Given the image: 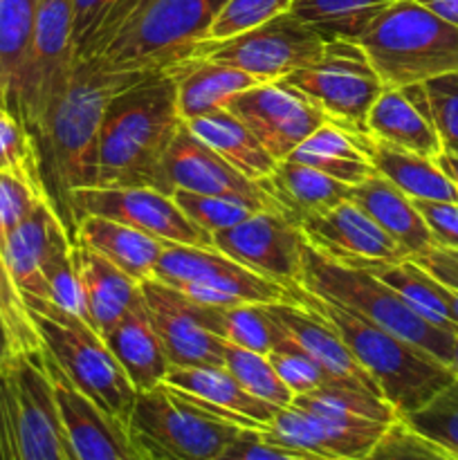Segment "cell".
<instances>
[{
    "instance_id": "6da1fadb",
    "label": "cell",
    "mask_w": 458,
    "mask_h": 460,
    "mask_svg": "<svg viewBox=\"0 0 458 460\" xmlns=\"http://www.w3.org/2000/svg\"><path fill=\"white\" fill-rule=\"evenodd\" d=\"M142 72H112L99 58L75 63L66 94L31 137L36 142L45 198L72 241L76 223L70 198L76 189L97 187L99 135L108 102Z\"/></svg>"
},
{
    "instance_id": "7a4b0ae2",
    "label": "cell",
    "mask_w": 458,
    "mask_h": 460,
    "mask_svg": "<svg viewBox=\"0 0 458 460\" xmlns=\"http://www.w3.org/2000/svg\"><path fill=\"white\" fill-rule=\"evenodd\" d=\"M182 124L169 70L142 72L103 112L97 187H148L173 196L164 157Z\"/></svg>"
},
{
    "instance_id": "3957f363",
    "label": "cell",
    "mask_w": 458,
    "mask_h": 460,
    "mask_svg": "<svg viewBox=\"0 0 458 460\" xmlns=\"http://www.w3.org/2000/svg\"><path fill=\"white\" fill-rule=\"evenodd\" d=\"M299 305L332 323L350 353L373 377L382 398L398 411V416H407L425 407L431 398H436L458 377V373L449 364L440 362L420 346L304 288L299 290Z\"/></svg>"
},
{
    "instance_id": "277c9868",
    "label": "cell",
    "mask_w": 458,
    "mask_h": 460,
    "mask_svg": "<svg viewBox=\"0 0 458 460\" xmlns=\"http://www.w3.org/2000/svg\"><path fill=\"white\" fill-rule=\"evenodd\" d=\"M384 88L425 84L458 72V27L418 0H395L357 36Z\"/></svg>"
},
{
    "instance_id": "5b68a950",
    "label": "cell",
    "mask_w": 458,
    "mask_h": 460,
    "mask_svg": "<svg viewBox=\"0 0 458 460\" xmlns=\"http://www.w3.org/2000/svg\"><path fill=\"white\" fill-rule=\"evenodd\" d=\"M36 323L43 350L70 385L97 409L128 425L137 391L112 355L110 346L90 323L66 313L52 301L22 296Z\"/></svg>"
},
{
    "instance_id": "8992f818",
    "label": "cell",
    "mask_w": 458,
    "mask_h": 460,
    "mask_svg": "<svg viewBox=\"0 0 458 460\" xmlns=\"http://www.w3.org/2000/svg\"><path fill=\"white\" fill-rule=\"evenodd\" d=\"M301 288L321 296V299L353 310L359 317L420 346L422 350L452 367L456 335L440 331V328L431 326L429 322L418 317L404 304L402 296L391 290L384 281H380L371 270L337 263V261L319 254L305 241L304 283H301Z\"/></svg>"
},
{
    "instance_id": "52a82bcc",
    "label": "cell",
    "mask_w": 458,
    "mask_h": 460,
    "mask_svg": "<svg viewBox=\"0 0 458 460\" xmlns=\"http://www.w3.org/2000/svg\"><path fill=\"white\" fill-rule=\"evenodd\" d=\"M227 0H139L99 61L112 72L164 70L189 57Z\"/></svg>"
},
{
    "instance_id": "ba28073f",
    "label": "cell",
    "mask_w": 458,
    "mask_h": 460,
    "mask_svg": "<svg viewBox=\"0 0 458 460\" xmlns=\"http://www.w3.org/2000/svg\"><path fill=\"white\" fill-rule=\"evenodd\" d=\"M128 429L151 460H218L241 427L162 382L137 394Z\"/></svg>"
},
{
    "instance_id": "9c48e42d",
    "label": "cell",
    "mask_w": 458,
    "mask_h": 460,
    "mask_svg": "<svg viewBox=\"0 0 458 460\" xmlns=\"http://www.w3.org/2000/svg\"><path fill=\"white\" fill-rule=\"evenodd\" d=\"M153 281L173 288L200 305H299V290L292 292L281 283L259 277L216 247L164 243Z\"/></svg>"
},
{
    "instance_id": "30bf717a",
    "label": "cell",
    "mask_w": 458,
    "mask_h": 460,
    "mask_svg": "<svg viewBox=\"0 0 458 460\" xmlns=\"http://www.w3.org/2000/svg\"><path fill=\"white\" fill-rule=\"evenodd\" d=\"M75 63L72 0H40L30 52L7 103V111L13 112L31 135L45 124L52 108L66 94Z\"/></svg>"
},
{
    "instance_id": "8fae6325",
    "label": "cell",
    "mask_w": 458,
    "mask_h": 460,
    "mask_svg": "<svg viewBox=\"0 0 458 460\" xmlns=\"http://www.w3.org/2000/svg\"><path fill=\"white\" fill-rule=\"evenodd\" d=\"M346 133H368L366 117L384 90L380 75L357 40H326L323 54L286 79Z\"/></svg>"
},
{
    "instance_id": "7c38bea8",
    "label": "cell",
    "mask_w": 458,
    "mask_h": 460,
    "mask_svg": "<svg viewBox=\"0 0 458 460\" xmlns=\"http://www.w3.org/2000/svg\"><path fill=\"white\" fill-rule=\"evenodd\" d=\"M326 40L314 27L287 9L263 25L218 43H198L193 57L238 67L260 84L281 81L299 67L310 66L323 54ZM189 54V57H191Z\"/></svg>"
},
{
    "instance_id": "4fadbf2b",
    "label": "cell",
    "mask_w": 458,
    "mask_h": 460,
    "mask_svg": "<svg viewBox=\"0 0 458 460\" xmlns=\"http://www.w3.org/2000/svg\"><path fill=\"white\" fill-rule=\"evenodd\" d=\"M22 460H79L63 422L43 353L21 355L0 368Z\"/></svg>"
},
{
    "instance_id": "5bb4252c",
    "label": "cell",
    "mask_w": 458,
    "mask_h": 460,
    "mask_svg": "<svg viewBox=\"0 0 458 460\" xmlns=\"http://www.w3.org/2000/svg\"><path fill=\"white\" fill-rule=\"evenodd\" d=\"M72 216H99L139 229L162 243L214 247V238L182 214L173 196L148 187H88L72 191Z\"/></svg>"
},
{
    "instance_id": "9a60e30c",
    "label": "cell",
    "mask_w": 458,
    "mask_h": 460,
    "mask_svg": "<svg viewBox=\"0 0 458 460\" xmlns=\"http://www.w3.org/2000/svg\"><path fill=\"white\" fill-rule=\"evenodd\" d=\"M214 247L259 277L301 290L305 236L296 225L272 211H254L242 223L211 234Z\"/></svg>"
},
{
    "instance_id": "2e32d148",
    "label": "cell",
    "mask_w": 458,
    "mask_h": 460,
    "mask_svg": "<svg viewBox=\"0 0 458 460\" xmlns=\"http://www.w3.org/2000/svg\"><path fill=\"white\" fill-rule=\"evenodd\" d=\"M227 111L254 133L277 162L287 160L305 137L328 121L321 108L283 79L256 84L233 94Z\"/></svg>"
},
{
    "instance_id": "e0dca14e",
    "label": "cell",
    "mask_w": 458,
    "mask_h": 460,
    "mask_svg": "<svg viewBox=\"0 0 458 460\" xmlns=\"http://www.w3.org/2000/svg\"><path fill=\"white\" fill-rule=\"evenodd\" d=\"M164 169L173 191L184 189V191L205 193V196L229 198L254 211H272V214L283 216L281 207L265 191L263 184L254 182L233 169L227 160L202 144L187 128V124L180 126L175 133L166 151Z\"/></svg>"
},
{
    "instance_id": "ac0fdd59",
    "label": "cell",
    "mask_w": 458,
    "mask_h": 460,
    "mask_svg": "<svg viewBox=\"0 0 458 460\" xmlns=\"http://www.w3.org/2000/svg\"><path fill=\"white\" fill-rule=\"evenodd\" d=\"M299 229L319 254L353 268L409 259L398 243L353 200H344L304 220Z\"/></svg>"
},
{
    "instance_id": "d6986e66",
    "label": "cell",
    "mask_w": 458,
    "mask_h": 460,
    "mask_svg": "<svg viewBox=\"0 0 458 460\" xmlns=\"http://www.w3.org/2000/svg\"><path fill=\"white\" fill-rule=\"evenodd\" d=\"M139 288L171 367H223L225 340L202 326L198 304L157 281Z\"/></svg>"
},
{
    "instance_id": "ffe728a7",
    "label": "cell",
    "mask_w": 458,
    "mask_h": 460,
    "mask_svg": "<svg viewBox=\"0 0 458 460\" xmlns=\"http://www.w3.org/2000/svg\"><path fill=\"white\" fill-rule=\"evenodd\" d=\"M43 359L79 460H151L133 438L128 425L110 418L81 395L45 350Z\"/></svg>"
},
{
    "instance_id": "44dd1931",
    "label": "cell",
    "mask_w": 458,
    "mask_h": 460,
    "mask_svg": "<svg viewBox=\"0 0 458 460\" xmlns=\"http://www.w3.org/2000/svg\"><path fill=\"white\" fill-rule=\"evenodd\" d=\"M164 385L241 429H265L281 409L242 389L225 367H171Z\"/></svg>"
},
{
    "instance_id": "7402d4cb",
    "label": "cell",
    "mask_w": 458,
    "mask_h": 460,
    "mask_svg": "<svg viewBox=\"0 0 458 460\" xmlns=\"http://www.w3.org/2000/svg\"><path fill=\"white\" fill-rule=\"evenodd\" d=\"M268 310L281 323L283 331L290 335V340L299 344L321 367V371L326 373L332 385L362 389L382 398L373 377L350 353V349L341 340L339 332L332 328V323H328L313 310L295 304H272L268 305Z\"/></svg>"
},
{
    "instance_id": "603a6c76",
    "label": "cell",
    "mask_w": 458,
    "mask_h": 460,
    "mask_svg": "<svg viewBox=\"0 0 458 460\" xmlns=\"http://www.w3.org/2000/svg\"><path fill=\"white\" fill-rule=\"evenodd\" d=\"M366 130L382 142L407 148L431 160L443 153V142L431 121L422 84L382 90L368 111Z\"/></svg>"
},
{
    "instance_id": "cb8c5ba5",
    "label": "cell",
    "mask_w": 458,
    "mask_h": 460,
    "mask_svg": "<svg viewBox=\"0 0 458 460\" xmlns=\"http://www.w3.org/2000/svg\"><path fill=\"white\" fill-rule=\"evenodd\" d=\"M63 241H72L63 223L49 202H40L16 229L7 236L0 247L7 263L9 274L16 283L22 296H39L48 299V283H45L43 268L52 252Z\"/></svg>"
},
{
    "instance_id": "d4e9b609",
    "label": "cell",
    "mask_w": 458,
    "mask_h": 460,
    "mask_svg": "<svg viewBox=\"0 0 458 460\" xmlns=\"http://www.w3.org/2000/svg\"><path fill=\"white\" fill-rule=\"evenodd\" d=\"M166 70L175 84V106L182 121L225 111L233 94L260 84L238 67L193 54L171 63Z\"/></svg>"
},
{
    "instance_id": "484cf974",
    "label": "cell",
    "mask_w": 458,
    "mask_h": 460,
    "mask_svg": "<svg viewBox=\"0 0 458 460\" xmlns=\"http://www.w3.org/2000/svg\"><path fill=\"white\" fill-rule=\"evenodd\" d=\"M260 184L281 207L283 218L296 227L353 196V187L295 160L277 162L272 173L260 180Z\"/></svg>"
},
{
    "instance_id": "4316f807",
    "label": "cell",
    "mask_w": 458,
    "mask_h": 460,
    "mask_svg": "<svg viewBox=\"0 0 458 460\" xmlns=\"http://www.w3.org/2000/svg\"><path fill=\"white\" fill-rule=\"evenodd\" d=\"M350 137L366 153L377 173L384 175L391 184L407 193L411 200L458 202V187L436 164V160L418 155L407 148L393 146L389 142H382L368 133H350Z\"/></svg>"
},
{
    "instance_id": "83f0119b",
    "label": "cell",
    "mask_w": 458,
    "mask_h": 460,
    "mask_svg": "<svg viewBox=\"0 0 458 460\" xmlns=\"http://www.w3.org/2000/svg\"><path fill=\"white\" fill-rule=\"evenodd\" d=\"M103 340L110 346L112 355L121 364L137 394H146L164 382L171 362L153 328L142 295Z\"/></svg>"
},
{
    "instance_id": "f1b7e54d",
    "label": "cell",
    "mask_w": 458,
    "mask_h": 460,
    "mask_svg": "<svg viewBox=\"0 0 458 460\" xmlns=\"http://www.w3.org/2000/svg\"><path fill=\"white\" fill-rule=\"evenodd\" d=\"M350 200L357 202L398 243L409 259H416L436 247L434 236L411 198L391 184L384 175L373 173L362 184L353 187Z\"/></svg>"
},
{
    "instance_id": "f546056e",
    "label": "cell",
    "mask_w": 458,
    "mask_h": 460,
    "mask_svg": "<svg viewBox=\"0 0 458 460\" xmlns=\"http://www.w3.org/2000/svg\"><path fill=\"white\" fill-rule=\"evenodd\" d=\"M72 250H75L76 270H79L81 286L88 301L92 328L99 335L106 337L133 308L135 301L142 295V288L117 265L90 250L85 243L75 241Z\"/></svg>"
},
{
    "instance_id": "4dcf8cb0",
    "label": "cell",
    "mask_w": 458,
    "mask_h": 460,
    "mask_svg": "<svg viewBox=\"0 0 458 460\" xmlns=\"http://www.w3.org/2000/svg\"><path fill=\"white\" fill-rule=\"evenodd\" d=\"M75 241L85 243L90 250L117 265L139 286L153 281L155 265L164 250V243L157 238L117 220L99 218V216H85L79 220Z\"/></svg>"
},
{
    "instance_id": "1f68e13d",
    "label": "cell",
    "mask_w": 458,
    "mask_h": 460,
    "mask_svg": "<svg viewBox=\"0 0 458 460\" xmlns=\"http://www.w3.org/2000/svg\"><path fill=\"white\" fill-rule=\"evenodd\" d=\"M184 124L202 144H207L211 151L218 153L233 169L241 171L254 182L268 178L277 166V160L265 151L263 144L254 137V133L227 108L196 117V119L184 121Z\"/></svg>"
},
{
    "instance_id": "d6a6232c",
    "label": "cell",
    "mask_w": 458,
    "mask_h": 460,
    "mask_svg": "<svg viewBox=\"0 0 458 460\" xmlns=\"http://www.w3.org/2000/svg\"><path fill=\"white\" fill-rule=\"evenodd\" d=\"M287 160L313 166V169L321 171V173L330 175V178L339 180L348 187H357L373 173H377L373 162L350 137V133H346L332 121L319 126L310 137H305L290 153Z\"/></svg>"
},
{
    "instance_id": "836d02e7",
    "label": "cell",
    "mask_w": 458,
    "mask_h": 460,
    "mask_svg": "<svg viewBox=\"0 0 458 460\" xmlns=\"http://www.w3.org/2000/svg\"><path fill=\"white\" fill-rule=\"evenodd\" d=\"M366 270H371L391 290L398 292L418 317L458 337V326L454 323L447 301H445V286L438 279L431 277L422 265H418L413 259H404L395 263H377Z\"/></svg>"
},
{
    "instance_id": "e575fe53",
    "label": "cell",
    "mask_w": 458,
    "mask_h": 460,
    "mask_svg": "<svg viewBox=\"0 0 458 460\" xmlns=\"http://www.w3.org/2000/svg\"><path fill=\"white\" fill-rule=\"evenodd\" d=\"M198 314L202 326L220 340L260 355H268L283 335L281 323L272 317L268 305L242 304L218 308L198 304Z\"/></svg>"
},
{
    "instance_id": "d590c367",
    "label": "cell",
    "mask_w": 458,
    "mask_h": 460,
    "mask_svg": "<svg viewBox=\"0 0 458 460\" xmlns=\"http://www.w3.org/2000/svg\"><path fill=\"white\" fill-rule=\"evenodd\" d=\"M395 0H292L290 12L308 22L323 40H357L364 27Z\"/></svg>"
},
{
    "instance_id": "8d00e7d4",
    "label": "cell",
    "mask_w": 458,
    "mask_h": 460,
    "mask_svg": "<svg viewBox=\"0 0 458 460\" xmlns=\"http://www.w3.org/2000/svg\"><path fill=\"white\" fill-rule=\"evenodd\" d=\"M40 0H0V106L7 108L13 84L34 36Z\"/></svg>"
},
{
    "instance_id": "74e56055",
    "label": "cell",
    "mask_w": 458,
    "mask_h": 460,
    "mask_svg": "<svg viewBox=\"0 0 458 460\" xmlns=\"http://www.w3.org/2000/svg\"><path fill=\"white\" fill-rule=\"evenodd\" d=\"M223 367L236 377L242 389L250 391L256 398L265 400L269 404H277L281 409L292 404L295 394L277 376L268 355L254 353V350L241 349V346H233L229 341H225Z\"/></svg>"
},
{
    "instance_id": "f35d334b",
    "label": "cell",
    "mask_w": 458,
    "mask_h": 460,
    "mask_svg": "<svg viewBox=\"0 0 458 460\" xmlns=\"http://www.w3.org/2000/svg\"><path fill=\"white\" fill-rule=\"evenodd\" d=\"M0 173L18 178L45 196L36 142L13 112L0 106Z\"/></svg>"
},
{
    "instance_id": "ab89813d",
    "label": "cell",
    "mask_w": 458,
    "mask_h": 460,
    "mask_svg": "<svg viewBox=\"0 0 458 460\" xmlns=\"http://www.w3.org/2000/svg\"><path fill=\"white\" fill-rule=\"evenodd\" d=\"M411 429L458 458V377L425 407L400 416Z\"/></svg>"
},
{
    "instance_id": "60d3db41",
    "label": "cell",
    "mask_w": 458,
    "mask_h": 460,
    "mask_svg": "<svg viewBox=\"0 0 458 460\" xmlns=\"http://www.w3.org/2000/svg\"><path fill=\"white\" fill-rule=\"evenodd\" d=\"M268 359L272 362L274 371L281 377L283 385L295 395L313 394V391L326 389V386H335L328 380L326 373L321 371V367L299 344H295L286 331H283L277 346L268 353Z\"/></svg>"
},
{
    "instance_id": "b9f144b4",
    "label": "cell",
    "mask_w": 458,
    "mask_h": 460,
    "mask_svg": "<svg viewBox=\"0 0 458 460\" xmlns=\"http://www.w3.org/2000/svg\"><path fill=\"white\" fill-rule=\"evenodd\" d=\"M290 4L292 0H227L200 43H218V40L254 30L269 18L287 12Z\"/></svg>"
},
{
    "instance_id": "7bdbcfd3",
    "label": "cell",
    "mask_w": 458,
    "mask_h": 460,
    "mask_svg": "<svg viewBox=\"0 0 458 460\" xmlns=\"http://www.w3.org/2000/svg\"><path fill=\"white\" fill-rule=\"evenodd\" d=\"M173 200L182 209V214L207 234L223 232L254 214V209L229 200V198L205 196V193L184 191V189H175Z\"/></svg>"
},
{
    "instance_id": "ee69618b",
    "label": "cell",
    "mask_w": 458,
    "mask_h": 460,
    "mask_svg": "<svg viewBox=\"0 0 458 460\" xmlns=\"http://www.w3.org/2000/svg\"><path fill=\"white\" fill-rule=\"evenodd\" d=\"M0 314L12 332L18 355L43 353V340L36 331V323L22 301V295L9 274L3 252H0Z\"/></svg>"
},
{
    "instance_id": "f6af8a7d",
    "label": "cell",
    "mask_w": 458,
    "mask_h": 460,
    "mask_svg": "<svg viewBox=\"0 0 458 460\" xmlns=\"http://www.w3.org/2000/svg\"><path fill=\"white\" fill-rule=\"evenodd\" d=\"M364 460H458L447 449L425 438L402 418L391 422Z\"/></svg>"
},
{
    "instance_id": "bcb514c9",
    "label": "cell",
    "mask_w": 458,
    "mask_h": 460,
    "mask_svg": "<svg viewBox=\"0 0 458 460\" xmlns=\"http://www.w3.org/2000/svg\"><path fill=\"white\" fill-rule=\"evenodd\" d=\"M427 103L443 151L458 155V72L425 81Z\"/></svg>"
},
{
    "instance_id": "7dc6e473",
    "label": "cell",
    "mask_w": 458,
    "mask_h": 460,
    "mask_svg": "<svg viewBox=\"0 0 458 460\" xmlns=\"http://www.w3.org/2000/svg\"><path fill=\"white\" fill-rule=\"evenodd\" d=\"M48 198L40 196L30 184L18 178L0 173V247L4 245L9 234Z\"/></svg>"
},
{
    "instance_id": "c3c4849f",
    "label": "cell",
    "mask_w": 458,
    "mask_h": 460,
    "mask_svg": "<svg viewBox=\"0 0 458 460\" xmlns=\"http://www.w3.org/2000/svg\"><path fill=\"white\" fill-rule=\"evenodd\" d=\"M218 460H326L313 454L296 452L283 445L269 443L260 429H241L236 438L227 445Z\"/></svg>"
},
{
    "instance_id": "681fc988",
    "label": "cell",
    "mask_w": 458,
    "mask_h": 460,
    "mask_svg": "<svg viewBox=\"0 0 458 460\" xmlns=\"http://www.w3.org/2000/svg\"><path fill=\"white\" fill-rule=\"evenodd\" d=\"M413 205L425 218L436 247L458 252V202L413 200Z\"/></svg>"
},
{
    "instance_id": "f907efd6",
    "label": "cell",
    "mask_w": 458,
    "mask_h": 460,
    "mask_svg": "<svg viewBox=\"0 0 458 460\" xmlns=\"http://www.w3.org/2000/svg\"><path fill=\"white\" fill-rule=\"evenodd\" d=\"M115 0H72V27H75V49L79 57L81 49L94 34L99 22L106 18Z\"/></svg>"
},
{
    "instance_id": "816d5d0a",
    "label": "cell",
    "mask_w": 458,
    "mask_h": 460,
    "mask_svg": "<svg viewBox=\"0 0 458 460\" xmlns=\"http://www.w3.org/2000/svg\"><path fill=\"white\" fill-rule=\"evenodd\" d=\"M418 265L427 270L431 277L438 279L447 288L458 290V252L447 250V247H431L425 254L416 256Z\"/></svg>"
},
{
    "instance_id": "f5cc1de1",
    "label": "cell",
    "mask_w": 458,
    "mask_h": 460,
    "mask_svg": "<svg viewBox=\"0 0 458 460\" xmlns=\"http://www.w3.org/2000/svg\"><path fill=\"white\" fill-rule=\"evenodd\" d=\"M0 460H22L21 452H18L12 411H9V404L3 389H0Z\"/></svg>"
},
{
    "instance_id": "db71d44e",
    "label": "cell",
    "mask_w": 458,
    "mask_h": 460,
    "mask_svg": "<svg viewBox=\"0 0 458 460\" xmlns=\"http://www.w3.org/2000/svg\"><path fill=\"white\" fill-rule=\"evenodd\" d=\"M418 3L425 4L429 12L447 21L449 25L458 27V0H418Z\"/></svg>"
},
{
    "instance_id": "11a10c76",
    "label": "cell",
    "mask_w": 458,
    "mask_h": 460,
    "mask_svg": "<svg viewBox=\"0 0 458 460\" xmlns=\"http://www.w3.org/2000/svg\"><path fill=\"white\" fill-rule=\"evenodd\" d=\"M16 358H21V355H18L12 332H9L7 323H4L3 314H0V368L9 367Z\"/></svg>"
},
{
    "instance_id": "9f6ffc18",
    "label": "cell",
    "mask_w": 458,
    "mask_h": 460,
    "mask_svg": "<svg viewBox=\"0 0 458 460\" xmlns=\"http://www.w3.org/2000/svg\"><path fill=\"white\" fill-rule=\"evenodd\" d=\"M436 164H438L440 169L449 175V180L458 187V155H454V153L449 151H443L438 157H436Z\"/></svg>"
},
{
    "instance_id": "6f0895ef",
    "label": "cell",
    "mask_w": 458,
    "mask_h": 460,
    "mask_svg": "<svg viewBox=\"0 0 458 460\" xmlns=\"http://www.w3.org/2000/svg\"><path fill=\"white\" fill-rule=\"evenodd\" d=\"M443 286H445V283H443ZM445 301H447V308H449V313H452L454 323L458 326V290L445 286Z\"/></svg>"
},
{
    "instance_id": "680465c9",
    "label": "cell",
    "mask_w": 458,
    "mask_h": 460,
    "mask_svg": "<svg viewBox=\"0 0 458 460\" xmlns=\"http://www.w3.org/2000/svg\"><path fill=\"white\" fill-rule=\"evenodd\" d=\"M452 368L458 373V337L454 341V353H452Z\"/></svg>"
}]
</instances>
